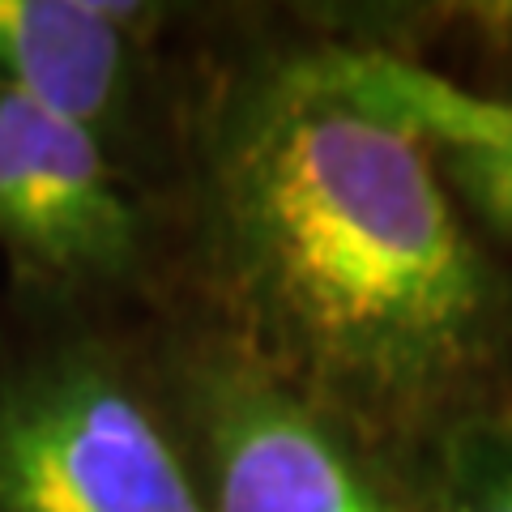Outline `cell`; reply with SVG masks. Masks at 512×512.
Instances as JSON below:
<instances>
[{
	"instance_id": "6da1fadb",
	"label": "cell",
	"mask_w": 512,
	"mask_h": 512,
	"mask_svg": "<svg viewBox=\"0 0 512 512\" xmlns=\"http://www.w3.org/2000/svg\"><path fill=\"white\" fill-rule=\"evenodd\" d=\"M167 308L423 478L512 410V256L410 128L329 82L299 5L222 13Z\"/></svg>"
},
{
	"instance_id": "7a4b0ae2",
	"label": "cell",
	"mask_w": 512,
	"mask_h": 512,
	"mask_svg": "<svg viewBox=\"0 0 512 512\" xmlns=\"http://www.w3.org/2000/svg\"><path fill=\"white\" fill-rule=\"evenodd\" d=\"M0 512H210L154 312L0 286Z\"/></svg>"
},
{
	"instance_id": "3957f363",
	"label": "cell",
	"mask_w": 512,
	"mask_h": 512,
	"mask_svg": "<svg viewBox=\"0 0 512 512\" xmlns=\"http://www.w3.org/2000/svg\"><path fill=\"white\" fill-rule=\"evenodd\" d=\"M222 13L180 0H0V86L77 128L171 210Z\"/></svg>"
},
{
	"instance_id": "277c9868",
	"label": "cell",
	"mask_w": 512,
	"mask_h": 512,
	"mask_svg": "<svg viewBox=\"0 0 512 512\" xmlns=\"http://www.w3.org/2000/svg\"><path fill=\"white\" fill-rule=\"evenodd\" d=\"M154 350L210 512H436L431 478L295 397L210 320L154 312Z\"/></svg>"
},
{
	"instance_id": "5b68a950",
	"label": "cell",
	"mask_w": 512,
	"mask_h": 512,
	"mask_svg": "<svg viewBox=\"0 0 512 512\" xmlns=\"http://www.w3.org/2000/svg\"><path fill=\"white\" fill-rule=\"evenodd\" d=\"M0 265L9 291L99 312L171 303V210L90 141L0 86Z\"/></svg>"
},
{
	"instance_id": "8992f818",
	"label": "cell",
	"mask_w": 512,
	"mask_h": 512,
	"mask_svg": "<svg viewBox=\"0 0 512 512\" xmlns=\"http://www.w3.org/2000/svg\"><path fill=\"white\" fill-rule=\"evenodd\" d=\"M299 9L312 30L316 64L329 82L410 128L466 218L512 256V103L448 82L419 60L350 43L320 26L312 5Z\"/></svg>"
},
{
	"instance_id": "52a82bcc",
	"label": "cell",
	"mask_w": 512,
	"mask_h": 512,
	"mask_svg": "<svg viewBox=\"0 0 512 512\" xmlns=\"http://www.w3.org/2000/svg\"><path fill=\"white\" fill-rule=\"evenodd\" d=\"M312 13L350 43L419 60L448 82L512 103V0L312 5Z\"/></svg>"
},
{
	"instance_id": "ba28073f",
	"label": "cell",
	"mask_w": 512,
	"mask_h": 512,
	"mask_svg": "<svg viewBox=\"0 0 512 512\" xmlns=\"http://www.w3.org/2000/svg\"><path fill=\"white\" fill-rule=\"evenodd\" d=\"M436 512H512V410L466 427L431 470Z\"/></svg>"
}]
</instances>
